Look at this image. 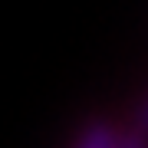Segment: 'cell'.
<instances>
[{"mask_svg": "<svg viewBox=\"0 0 148 148\" xmlns=\"http://www.w3.org/2000/svg\"><path fill=\"white\" fill-rule=\"evenodd\" d=\"M115 132H119V128L112 125V122L92 119V122L82 125V132L76 135V142L69 148H112V145H115Z\"/></svg>", "mask_w": 148, "mask_h": 148, "instance_id": "1", "label": "cell"}, {"mask_svg": "<svg viewBox=\"0 0 148 148\" xmlns=\"http://www.w3.org/2000/svg\"><path fill=\"white\" fill-rule=\"evenodd\" d=\"M112 148H148V138L142 135V132H135V128H119L115 132V145Z\"/></svg>", "mask_w": 148, "mask_h": 148, "instance_id": "2", "label": "cell"}, {"mask_svg": "<svg viewBox=\"0 0 148 148\" xmlns=\"http://www.w3.org/2000/svg\"><path fill=\"white\" fill-rule=\"evenodd\" d=\"M128 128H135V132H142V135L148 138V92L138 99V106H135V112H132V119H128Z\"/></svg>", "mask_w": 148, "mask_h": 148, "instance_id": "3", "label": "cell"}]
</instances>
